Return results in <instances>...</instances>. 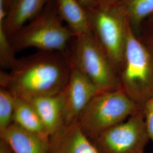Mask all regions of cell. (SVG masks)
<instances>
[{
    "label": "cell",
    "instance_id": "7a4b0ae2",
    "mask_svg": "<svg viewBox=\"0 0 153 153\" xmlns=\"http://www.w3.org/2000/svg\"><path fill=\"white\" fill-rule=\"evenodd\" d=\"M54 0L10 39L15 52L33 47L42 51L66 52L75 35L61 22Z\"/></svg>",
    "mask_w": 153,
    "mask_h": 153
},
{
    "label": "cell",
    "instance_id": "ac0fdd59",
    "mask_svg": "<svg viewBox=\"0 0 153 153\" xmlns=\"http://www.w3.org/2000/svg\"><path fill=\"white\" fill-rule=\"evenodd\" d=\"M142 110L150 140L153 143V97L143 106Z\"/></svg>",
    "mask_w": 153,
    "mask_h": 153
},
{
    "label": "cell",
    "instance_id": "52a82bcc",
    "mask_svg": "<svg viewBox=\"0 0 153 153\" xmlns=\"http://www.w3.org/2000/svg\"><path fill=\"white\" fill-rule=\"evenodd\" d=\"M90 141L100 153H145L150 140L142 108Z\"/></svg>",
    "mask_w": 153,
    "mask_h": 153
},
{
    "label": "cell",
    "instance_id": "cb8c5ba5",
    "mask_svg": "<svg viewBox=\"0 0 153 153\" xmlns=\"http://www.w3.org/2000/svg\"></svg>",
    "mask_w": 153,
    "mask_h": 153
},
{
    "label": "cell",
    "instance_id": "5bb4252c",
    "mask_svg": "<svg viewBox=\"0 0 153 153\" xmlns=\"http://www.w3.org/2000/svg\"><path fill=\"white\" fill-rule=\"evenodd\" d=\"M13 123L27 131L49 137V134L33 105L27 100L15 95Z\"/></svg>",
    "mask_w": 153,
    "mask_h": 153
},
{
    "label": "cell",
    "instance_id": "44dd1931",
    "mask_svg": "<svg viewBox=\"0 0 153 153\" xmlns=\"http://www.w3.org/2000/svg\"><path fill=\"white\" fill-rule=\"evenodd\" d=\"M119 2L118 0H97V3L99 4H115Z\"/></svg>",
    "mask_w": 153,
    "mask_h": 153
},
{
    "label": "cell",
    "instance_id": "4fadbf2b",
    "mask_svg": "<svg viewBox=\"0 0 153 153\" xmlns=\"http://www.w3.org/2000/svg\"><path fill=\"white\" fill-rule=\"evenodd\" d=\"M61 18L67 23L75 36L90 31L86 9L77 0H54Z\"/></svg>",
    "mask_w": 153,
    "mask_h": 153
},
{
    "label": "cell",
    "instance_id": "277c9868",
    "mask_svg": "<svg viewBox=\"0 0 153 153\" xmlns=\"http://www.w3.org/2000/svg\"><path fill=\"white\" fill-rule=\"evenodd\" d=\"M121 88L141 108L153 97V55L127 27Z\"/></svg>",
    "mask_w": 153,
    "mask_h": 153
},
{
    "label": "cell",
    "instance_id": "8fae6325",
    "mask_svg": "<svg viewBox=\"0 0 153 153\" xmlns=\"http://www.w3.org/2000/svg\"><path fill=\"white\" fill-rule=\"evenodd\" d=\"M26 100L33 105L38 113L49 136L64 125V99L62 91L56 95Z\"/></svg>",
    "mask_w": 153,
    "mask_h": 153
},
{
    "label": "cell",
    "instance_id": "2e32d148",
    "mask_svg": "<svg viewBox=\"0 0 153 153\" xmlns=\"http://www.w3.org/2000/svg\"><path fill=\"white\" fill-rule=\"evenodd\" d=\"M14 95L5 88H0V132L13 123Z\"/></svg>",
    "mask_w": 153,
    "mask_h": 153
},
{
    "label": "cell",
    "instance_id": "ffe728a7",
    "mask_svg": "<svg viewBox=\"0 0 153 153\" xmlns=\"http://www.w3.org/2000/svg\"><path fill=\"white\" fill-rule=\"evenodd\" d=\"M77 1L85 9L93 7L97 4V0H77Z\"/></svg>",
    "mask_w": 153,
    "mask_h": 153
},
{
    "label": "cell",
    "instance_id": "e0dca14e",
    "mask_svg": "<svg viewBox=\"0 0 153 153\" xmlns=\"http://www.w3.org/2000/svg\"><path fill=\"white\" fill-rule=\"evenodd\" d=\"M15 51L2 26H0V66L2 70H10L14 62Z\"/></svg>",
    "mask_w": 153,
    "mask_h": 153
},
{
    "label": "cell",
    "instance_id": "d6986e66",
    "mask_svg": "<svg viewBox=\"0 0 153 153\" xmlns=\"http://www.w3.org/2000/svg\"><path fill=\"white\" fill-rule=\"evenodd\" d=\"M0 153H15L9 145L0 138Z\"/></svg>",
    "mask_w": 153,
    "mask_h": 153
},
{
    "label": "cell",
    "instance_id": "9a60e30c",
    "mask_svg": "<svg viewBox=\"0 0 153 153\" xmlns=\"http://www.w3.org/2000/svg\"><path fill=\"white\" fill-rule=\"evenodd\" d=\"M130 23L137 27L142 21L153 13V0H121Z\"/></svg>",
    "mask_w": 153,
    "mask_h": 153
},
{
    "label": "cell",
    "instance_id": "603a6c76",
    "mask_svg": "<svg viewBox=\"0 0 153 153\" xmlns=\"http://www.w3.org/2000/svg\"></svg>",
    "mask_w": 153,
    "mask_h": 153
},
{
    "label": "cell",
    "instance_id": "8992f818",
    "mask_svg": "<svg viewBox=\"0 0 153 153\" xmlns=\"http://www.w3.org/2000/svg\"><path fill=\"white\" fill-rule=\"evenodd\" d=\"M70 57L99 93L121 88L119 72L91 30L74 37Z\"/></svg>",
    "mask_w": 153,
    "mask_h": 153
},
{
    "label": "cell",
    "instance_id": "7c38bea8",
    "mask_svg": "<svg viewBox=\"0 0 153 153\" xmlns=\"http://www.w3.org/2000/svg\"><path fill=\"white\" fill-rule=\"evenodd\" d=\"M0 138L7 142L15 153H48L49 137L27 131L12 123L0 132Z\"/></svg>",
    "mask_w": 153,
    "mask_h": 153
},
{
    "label": "cell",
    "instance_id": "7402d4cb",
    "mask_svg": "<svg viewBox=\"0 0 153 153\" xmlns=\"http://www.w3.org/2000/svg\"><path fill=\"white\" fill-rule=\"evenodd\" d=\"M11 0H5V5L6 10L7 9L8 6L9 5Z\"/></svg>",
    "mask_w": 153,
    "mask_h": 153
},
{
    "label": "cell",
    "instance_id": "6da1fadb",
    "mask_svg": "<svg viewBox=\"0 0 153 153\" xmlns=\"http://www.w3.org/2000/svg\"><path fill=\"white\" fill-rule=\"evenodd\" d=\"M67 51H42L16 59L9 73L1 69L0 85L27 100L61 93L71 71Z\"/></svg>",
    "mask_w": 153,
    "mask_h": 153
},
{
    "label": "cell",
    "instance_id": "30bf717a",
    "mask_svg": "<svg viewBox=\"0 0 153 153\" xmlns=\"http://www.w3.org/2000/svg\"><path fill=\"white\" fill-rule=\"evenodd\" d=\"M52 0H11L6 9L5 19L0 17L2 26L10 40L25 25L43 11Z\"/></svg>",
    "mask_w": 153,
    "mask_h": 153
},
{
    "label": "cell",
    "instance_id": "3957f363",
    "mask_svg": "<svg viewBox=\"0 0 153 153\" xmlns=\"http://www.w3.org/2000/svg\"><path fill=\"white\" fill-rule=\"evenodd\" d=\"M86 10L94 37L120 74L129 23L123 6L120 2L97 3Z\"/></svg>",
    "mask_w": 153,
    "mask_h": 153
},
{
    "label": "cell",
    "instance_id": "ba28073f",
    "mask_svg": "<svg viewBox=\"0 0 153 153\" xmlns=\"http://www.w3.org/2000/svg\"><path fill=\"white\" fill-rule=\"evenodd\" d=\"M71 66L68 81L62 91L64 125L78 123L89 102L99 93L93 83L71 62Z\"/></svg>",
    "mask_w": 153,
    "mask_h": 153
},
{
    "label": "cell",
    "instance_id": "9c48e42d",
    "mask_svg": "<svg viewBox=\"0 0 153 153\" xmlns=\"http://www.w3.org/2000/svg\"><path fill=\"white\" fill-rule=\"evenodd\" d=\"M48 153H100L79 126L64 125L49 136Z\"/></svg>",
    "mask_w": 153,
    "mask_h": 153
},
{
    "label": "cell",
    "instance_id": "5b68a950",
    "mask_svg": "<svg viewBox=\"0 0 153 153\" xmlns=\"http://www.w3.org/2000/svg\"><path fill=\"white\" fill-rule=\"evenodd\" d=\"M141 108L121 88L98 93L84 110L78 124L92 140Z\"/></svg>",
    "mask_w": 153,
    "mask_h": 153
}]
</instances>
